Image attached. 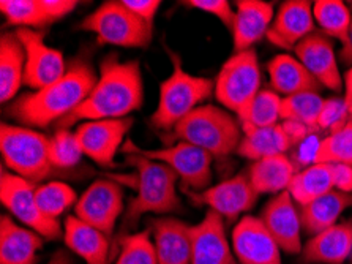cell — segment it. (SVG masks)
<instances>
[{
	"label": "cell",
	"instance_id": "cell-28",
	"mask_svg": "<svg viewBox=\"0 0 352 264\" xmlns=\"http://www.w3.org/2000/svg\"><path fill=\"white\" fill-rule=\"evenodd\" d=\"M245 136L237 148V154L243 159L263 160L276 155H285L291 148L292 139L285 125H274L265 128H245Z\"/></svg>",
	"mask_w": 352,
	"mask_h": 264
},
{
	"label": "cell",
	"instance_id": "cell-25",
	"mask_svg": "<svg viewBox=\"0 0 352 264\" xmlns=\"http://www.w3.org/2000/svg\"><path fill=\"white\" fill-rule=\"evenodd\" d=\"M267 72L272 89L283 95V99L303 92H319L322 88L302 62L289 54H278L272 59L267 63Z\"/></svg>",
	"mask_w": 352,
	"mask_h": 264
},
{
	"label": "cell",
	"instance_id": "cell-32",
	"mask_svg": "<svg viewBox=\"0 0 352 264\" xmlns=\"http://www.w3.org/2000/svg\"><path fill=\"white\" fill-rule=\"evenodd\" d=\"M325 100L318 92H303L286 97L281 101V119L305 125L316 130L318 119L324 108Z\"/></svg>",
	"mask_w": 352,
	"mask_h": 264
},
{
	"label": "cell",
	"instance_id": "cell-4",
	"mask_svg": "<svg viewBox=\"0 0 352 264\" xmlns=\"http://www.w3.org/2000/svg\"><path fill=\"white\" fill-rule=\"evenodd\" d=\"M173 73L160 84L158 105L151 116L153 128L170 133L202 101L215 94V83L209 78L185 72L177 54L170 52Z\"/></svg>",
	"mask_w": 352,
	"mask_h": 264
},
{
	"label": "cell",
	"instance_id": "cell-2",
	"mask_svg": "<svg viewBox=\"0 0 352 264\" xmlns=\"http://www.w3.org/2000/svg\"><path fill=\"white\" fill-rule=\"evenodd\" d=\"M97 74L87 59L70 62L63 77L40 90L24 94L10 106V116L23 125L46 128L73 112L92 92Z\"/></svg>",
	"mask_w": 352,
	"mask_h": 264
},
{
	"label": "cell",
	"instance_id": "cell-31",
	"mask_svg": "<svg viewBox=\"0 0 352 264\" xmlns=\"http://www.w3.org/2000/svg\"><path fill=\"white\" fill-rule=\"evenodd\" d=\"M313 14L314 21H318L325 35L344 45L352 24L351 10L346 7L344 2H341V0H318L313 3Z\"/></svg>",
	"mask_w": 352,
	"mask_h": 264
},
{
	"label": "cell",
	"instance_id": "cell-21",
	"mask_svg": "<svg viewBox=\"0 0 352 264\" xmlns=\"http://www.w3.org/2000/svg\"><path fill=\"white\" fill-rule=\"evenodd\" d=\"M151 233L160 264H191V225L160 217L153 219Z\"/></svg>",
	"mask_w": 352,
	"mask_h": 264
},
{
	"label": "cell",
	"instance_id": "cell-29",
	"mask_svg": "<svg viewBox=\"0 0 352 264\" xmlns=\"http://www.w3.org/2000/svg\"><path fill=\"white\" fill-rule=\"evenodd\" d=\"M294 176L296 166L286 155L254 161L248 171V179L258 195L263 193L278 195L281 192H286Z\"/></svg>",
	"mask_w": 352,
	"mask_h": 264
},
{
	"label": "cell",
	"instance_id": "cell-23",
	"mask_svg": "<svg viewBox=\"0 0 352 264\" xmlns=\"http://www.w3.org/2000/svg\"><path fill=\"white\" fill-rule=\"evenodd\" d=\"M43 239L34 230L16 223L8 215L0 219V264H36Z\"/></svg>",
	"mask_w": 352,
	"mask_h": 264
},
{
	"label": "cell",
	"instance_id": "cell-16",
	"mask_svg": "<svg viewBox=\"0 0 352 264\" xmlns=\"http://www.w3.org/2000/svg\"><path fill=\"white\" fill-rule=\"evenodd\" d=\"M191 264H237L225 219L210 209L199 223L191 226Z\"/></svg>",
	"mask_w": 352,
	"mask_h": 264
},
{
	"label": "cell",
	"instance_id": "cell-22",
	"mask_svg": "<svg viewBox=\"0 0 352 264\" xmlns=\"http://www.w3.org/2000/svg\"><path fill=\"white\" fill-rule=\"evenodd\" d=\"M352 255V222H341L314 234L302 249L305 264H343Z\"/></svg>",
	"mask_w": 352,
	"mask_h": 264
},
{
	"label": "cell",
	"instance_id": "cell-36",
	"mask_svg": "<svg viewBox=\"0 0 352 264\" xmlns=\"http://www.w3.org/2000/svg\"><path fill=\"white\" fill-rule=\"evenodd\" d=\"M116 264H160L155 244L148 231L122 236Z\"/></svg>",
	"mask_w": 352,
	"mask_h": 264
},
{
	"label": "cell",
	"instance_id": "cell-18",
	"mask_svg": "<svg viewBox=\"0 0 352 264\" xmlns=\"http://www.w3.org/2000/svg\"><path fill=\"white\" fill-rule=\"evenodd\" d=\"M296 56L324 88L340 92L343 88L333 43L324 32L314 30L296 46Z\"/></svg>",
	"mask_w": 352,
	"mask_h": 264
},
{
	"label": "cell",
	"instance_id": "cell-46",
	"mask_svg": "<svg viewBox=\"0 0 352 264\" xmlns=\"http://www.w3.org/2000/svg\"><path fill=\"white\" fill-rule=\"evenodd\" d=\"M47 264H73V261L72 256L68 255L65 250H58L51 256V260L47 261Z\"/></svg>",
	"mask_w": 352,
	"mask_h": 264
},
{
	"label": "cell",
	"instance_id": "cell-9",
	"mask_svg": "<svg viewBox=\"0 0 352 264\" xmlns=\"http://www.w3.org/2000/svg\"><path fill=\"white\" fill-rule=\"evenodd\" d=\"M122 150L126 155H141L169 166L191 192H202L210 185L213 157L190 143L177 141V144L162 149H142L131 141H126Z\"/></svg>",
	"mask_w": 352,
	"mask_h": 264
},
{
	"label": "cell",
	"instance_id": "cell-5",
	"mask_svg": "<svg viewBox=\"0 0 352 264\" xmlns=\"http://www.w3.org/2000/svg\"><path fill=\"white\" fill-rule=\"evenodd\" d=\"M236 117L213 105H202L170 132V138L196 145L213 159H225L237 152L242 133Z\"/></svg>",
	"mask_w": 352,
	"mask_h": 264
},
{
	"label": "cell",
	"instance_id": "cell-30",
	"mask_svg": "<svg viewBox=\"0 0 352 264\" xmlns=\"http://www.w3.org/2000/svg\"><path fill=\"white\" fill-rule=\"evenodd\" d=\"M333 177L330 165L313 163L292 177L287 192L291 193L294 203L298 206H308L314 199L321 198L325 193L333 190Z\"/></svg>",
	"mask_w": 352,
	"mask_h": 264
},
{
	"label": "cell",
	"instance_id": "cell-6",
	"mask_svg": "<svg viewBox=\"0 0 352 264\" xmlns=\"http://www.w3.org/2000/svg\"><path fill=\"white\" fill-rule=\"evenodd\" d=\"M0 152L8 171L32 184L58 172L50 159V138L34 128L3 122L0 127Z\"/></svg>",
	"mask_w": 352,
	"mask_h": 264
},
{
	"label": "cell",
	"instance_id": "cell-42",
	"mask_svg": "<svg viewBox=\"0 0 352 264\" xmlns=\"http://www.w3.org/2000/svg\"><path fill=\"white\" fill-rule=\"evenodd\" d=\"M40 5L46 18L52 23V21L62 19L67 14H70L76 8L78 2H74V0H40Z\"/></svg>",
	"mask_w": 352,
	"mask_h": 264
},
{
	"label": "cell",
	"instance_id": "cell-35",
	"mask_svg": "<svg viewBox=\"0 0 352 264\" xmlns=\"http://www.w3.org/2000/svg\"><path fill=\"white\" fill-rule=\"evenodd\" d=\"M281 97L274 90L263 89L256 95L248 114L240 122L242 128H265L278 125L281 119Z\"/></svg>",
	"mask_w": 352,
	"mask_h": 264
},
{
	"label": "cell",
	"instance_id": "cell-17",
	"mask_svg": "<svg viewBox=\"0 0 352 264\" xmlns=\"http://www.w3.org/2000/svg\"><path fill=\"white\" fill-rule=\"evenodd\" d=\"M259 219L263 220L265 228L274 236L283 252L291 253V255L302 252L300 214L289 192H281L272 198L265 204Z\"/></svg>",
	"mask_w": 352,
	"mask_h": 264
},
{
	"label": "cell",
	"instance_id": "cell-14",
	"mask_svg": "<svg viewBox=\"0 0 352 264\" xmlns=\"http://www.w3.org/2000/svg\"><path fill=\"white\" fill-rule=\"evenodd\" d=\"M186 192L196 206H207L226 220H236L240 214L250 211L259 196L245 174H239L202 192Z\"/></svg>",
	"mask_w": 352,
	"mask_h": 264
},
{
	"label": "cell",
	"instance_id": "cell-20",
	"mask_svg": "<svg viewBox=\"0 0 352 264\" xmlns=\"http://www.w3.org/2000/svg\"><path fill=\"white\" fill-rule=\"evenodd\" d=\"M274 23V5L263 0H239L232 26L234 51L252 50L256 41L267 37Z\"/></svg>",
	"mask_w": 352,
	"mask_h": 264
},
{
	"label": "cell",
	"instance_id": "cell-44",
	"mask_svg": "<svg viewBox=\"0 0 352 264\" xmlns=\"http://www.w3.org/2000/svg\"><path fill=\"white\" fill-rule=\"evenodd\" d=\"M340 59L346 67H349V68L352 67V24H351V29H349L348 40H346V43L340 51Z\"/></svg>",
	"mask_w": 352,
	"mask_h": 264
},
{
	"label": "cell",
	"instance_id": "cell-1",
	"mask_svg": "<svg viewBox=\"0 0 352 264\" xmlns=\"http://www.w3.org/2000/svg\"><path fill=\"white\" fill-rule=\"evenodd\" d=\"M144 103V83L140 61L120 62L109 54L101 62L100 77L92 92L76 110L57 123L58 130L78 122L125 119Z\"/></svg>",
	"mask_w": 352,
	"mask_h": 264
},
{
	"label": "cell",
	"instance_id": "cell-33",
	"mask_svg": "<svg viewBox=\"0 0 352 264\" xmlns=\"http://www.w3.org/2000/svg\"><path fill=\"white\" fill-rule=\"evenodd\" d=\"M313 163L352 166V119L338 132L330 133L319 141Z\"/></svg>",
	"mask_w": 352,
	"mask_h": 264
},
{
	"label": "cell",
	"instance_id": "cell-34",
	"mask_svg": "<svg viewBox=\"0 0 352 264\" xmlns=\"http://www.w3.org/2000/svg\"><path fill=\"white\" fill-rule=\"evenodd\" d=\"M35 196L43 214L54 220L72 206H76L78 203L76 192L73 190V187L58 181L46 182V184L36 187Z\"/></svg>",
	"mask_w": 352,
	"mask_h": 264
},
{
	"label": "cell",
	"instance_id": "cell-11",
	"mask_svg": "<svg viewBox=\"0 0 352 264\" xmlns=\"http://www.w3.org/2000/svg\"><path fill=\"white\" fill-rule=\"evenodd\" d=\"M124 214V190L111 179H98L90 184L74 206V215L101 233H114L117 220Z\"/></svg>",
	"mask_w": 352,
	"mask_h": 264
},
{
	"label": "cell",
	"instance_id": "cell-27",
	"mask_svg": "<svg viewBox=\"0 0 352 264\" xmlns=\"http://www.w3.org/2000/svg\"><path fill=\"white\" fill-rule=\"evenodd\" d=\"M352 207V193L340 192L337 188L314 199L308 206L300 207L302 230L307 234L314 236L321 231L337 225V220L346 209Z\"/></svg>",
	"mask_w": 352,
	"mask_h": 264
},
{
	"label": "cell",
	"instance_id": "cell-47",
	"mask_svg": "<svg viewBox=\"0 0 352 264\" xmlns=\"http://www.w3.org/2000/svg\"><path fill=\"white\" fill-rule=\"evenodd\" d=\"M351 258H352V256H351Z\"/></svg>",
	"mask_w": 352,
	"mask_h": 264
},
{
	"label": "cell",
	"instance_id": "cell-13",
	"mask_svg": "<svg viewBox=\"0 0 352 264\" xmlns=\"http://www.w3.org/2000/svg\"><path fill=\"white\" fill-rule=\"evenodd\" d=\"M133 127L131 117L82 122L76 128V138L85 157L100 166H113L117 150Z\"/></svg>",
	"mask_w": 352,
	"mask_h": 264
},
{
	"label": "cell",
	"instance_id": "cell-39",
	"mask_svg": "<svg viewBox=\"0 0 352 264\" xmlns=\"http://www.w3.org/2000/svg\"><path fill=\"white\" fill-rule=\"evenodd\" d=\"M349 121L351 116L344 99L333 97V99L325 100L324 108L318 119V128L333 133L338 132L340 128H343Z\"/></svg>",
	"mask_w": 352,
	"mask_h": 264
},
{
	"label": "cell",
	"instance_id": "cell-37",
	"mask_svg": "<svg viewBox=\"0 0 352 264\" xmlns=\"http://www.w3.org/2000/svg\"><path fill=\"white\" fill-rule=\"evenodd\" d=\"M82 149L79 145L76 133L68 128L57 130L54 136L50 138V159L57 171L72 170L82 159Z\"/></svg>",
	"mask_w": 352,
	"mask_h": 264
},
{
	"label": "cell",
	"instance_id": "cell-10",
	"mask_svg": "<svg viewBox=\"0 0 352 264\" xmlns=\"http://www.w3.org/2000/svg\"><path fill=\"white\" fill-rule=\"evenodd\" d=\"M36 187L24 177L13 174L12 171L2 170L0 179V199L5 207L12 212L19 223L34 230L41 238L54 241L62 233V226L57 220L43 214L35 196Z\"/></svg>",
	"mask_w": 352,
	"mask_h": 264
},
{
	"label": "cell",
	"instance_id": "cell-26",
	"mask_svg": "<svg viewBox=\"0 0 352 264\" xmlns=\"http://www.w3.org/2000/svg\"><path fill=\"white\" fill-rule=\"evenodd\" d=\"M25 50L18 34L5 32L0 40V100L12 101L24 84Z\"/></svg>",
	"mask_w": 352,
	"mask_h": 264
},
{
	"label": "cell",
	"instance_id": "cell-24",
	"mask_svg": "<svg viewBox=\"0 0 352 264\" xmlns=\"http://www.w3.org/2000/svg\"><path fill=\"white\" fill-rule=\"evenodd\" d=\"M63 239L74 255L85 264H109V238L100 230L79 220L76 215L67 217L63 225Z\"/></svg>",
	"mask_w": 352,
	"mask_h": 264
},
{
	"label": "cell",
	"instance_id": "cell-12",
	"mask_svg": "<svg viewBox=\"0 0 352 264\" xmlns=\"http://www.w3.org/2000/svg\"><path fill=\"white\" fill-rule=\"evenodd\" d=\"M25 50L24 85L40 90L60 79L67 73L68 65L63 54L47 46L43 34L34 29H18L16 32Z\"/></svg>",
	"mask_w": 352,
	"mask_h": 264
},
{
	"label": "cell",
	"instance_id": "cell-7",
	"mask_svg": "<svg viewBox=\"0 0 352 264\" xmlns=\"http://www.w3.org/2000/svg\"><path fill=\"white\" fill-rule=\"evenodd\" d=\"M261 92V68L253 50L234 52L215 79V97L226 110L242 122L248 114L256 95Z\"/></svg>",
	"mask_w": 352,
	"mask_h": 264
},
{
	"label": "cell",
	"instance_id": "cell-45",
	"mask_svg": "<svg viewBox=\"0 0 352 264\" xmlns=\"http://www.w3.org/2000/svg\"><path fill=\"white\" fill-rule=\"evenodd\" d=\"M344 101L352 119V67L344 74Z\"/></svg>",
	"mask_w": 352,
	"mask_h": 264
},
{
	"label": "cell",
	"instance_id": "cell-41",
	"mask_svg": "<svg viewBox=\"0 0 352 264\" xmlns=\"http://www.w3.org/2000/svg\"><path fill=\"white\" fill-rule=\"evenodd\" d=\"M122 2L131 13H135L138 18L148 26H153V19H155L160 5H162L160 0H122Z\"/></svg>",
	"mask_w": 352,
	"mask_h": 264
},
{
	"label": "cell",
	"instance_id": "cell-38",
	"mask_svg": "<svg viewBox=\"0 0 352 264\" xmlns=\"http://www.w3.org/2000/svg\"><path fill=\"white\" fill-rule=\"evenodd\" d=\"M0 10L8 23L18 26L19 29L43 27L50 23L43 12L40 0H2Z\"/></svg>",
	"mask_w": 352,
	"mask_h": 264
},
{
	"label": "cell",
	"instance_id": "cell-40",
	"mask_svg": "<svg viewBox=\"0 0 352 264\" xmlns=\"http://www.w3.org/2000/svg\"><path fill=\"white\" fill-rule=\"evenodd\" d=\"M185 5L217 16L229 30H232L236 13H234L231 3H229L228 0H188V2H185Z\"/></svg>",
	"mask_w": 352,
	"mask_h": 264
},
{
	"label": "cell",
	"instance_id": "cell-8",
	"mask_svg": "<svg viewBox=\"0 0 352 264\" xmlns=\"http://www.w3.org/2000/svg\"><path fill=\"white\" fill-rule=\"evenodd\" d=\"M81 29L97 35L101 45L120 48H147L152 41V29L135 13L128 10L124 2L101 3L81 23Z\"/></svg>",
	"mask_w": 352,
	"mask_h": 264
},
{
	"label": "cell",
	"instance_id": "cell-3",
	"mask_svg": "<svg viewBox=\"0 0 352 264\" xmlns=\"http://www.w3.org/2000/svg\"><path fill=\"white\" fill-rule=\"evenodd\" d=\"M128 165L136 170V196L128 204L124 215L126 226L135 225L144 214H170L182 211L177 195L179 176L155 160L141 155H126Z\"/></svg>",
	"mask_w": 352,
	"mask_h": 264
},
{
	"label": "cell",
	"instance_id": "cell-15",
	"mask_svg": "<svg viewBox=\"0 0 352 264\" xmlns=\"http://www.w3.org/2000/svg\"><path fill=\"white\" fill-rule=\"evenodd\" d=\"M232 252L242 264H283L281 249L258 217L245 215L234 226Z\"/></svg>",
	"mask_w": 352,
	"mask_h": 264
},
{
	"label": "cell",
	"instance_id": "cell-19",
	"mask_svg": "<svg viewBox=\"0 0 352 264\" xmlns=\"http://www.w3.org/2000/svg\"><path fill=\"white\" fill-rule=\"evenodd\" d=\"M308 0H287L280 7L267 32L272 45L291 51L314 32V14Z\"/></svg>",
	"mask_w": 352,
	"mask_h": 264
},
{
	"label": "cell",
	"instance_id": "cell-43",
	"mask_svg": "<svg viewBox=\"0 0 352 264\" xmlns=\"http://www.w3.org/2000/svg\"><path fill=\"white\" fill-rule=\"evenodd\" d=\"M333 177V185L337 190L352 193V166L349 165H330Z\"/></svg>",
	"mask_w": 352,
	"mask_h": 264
}]
</instances>
